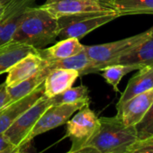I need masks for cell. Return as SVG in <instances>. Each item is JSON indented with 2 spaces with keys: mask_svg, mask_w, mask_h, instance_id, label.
I'll use <instances>...</instances> for the list:
<instances>
[{
  "mask_svg": "<svg viewBox=\"0 0 153 153\" xmlns=\"http://www.w3.org/2000/svg\"><path fill=\"white\" fill-rule=\"evenodd\" d=\"M59 32V26L57 18L41 7H31L11 41L40 50L47 44L54 42L58 38Z\"/></svg>",
  "mask_w": 153,
  "mask_h": 153,
  "instance_id": "cell-1",
  "label": "cell"
},
{
  "mask_svg": "<svg viewBox=\"0 0 153 153\" xmlns=\"http://www.w3.org/2000/svg\"><path fill=\"white\" fill-rule=\"evenodd\" d=\"M52 105H73L83 103L86 105H89L90 97H89V90L88 87L84 85H80L76 88H69L64 92L53 97L51 98Z\"/></svg>",
  "mask_w": 153,
  "mask_h": 153,
  "instance_id": "cell-21",
  "label": "cell"
},
{
  "mask_svg": "<svg viewBox=\"0 0 153 153\" xmlns=\"http://www.w3.org/2000/svg\"><path fill=\"white\" fill-rule=\"evenodd\" d=\"M89 105L83 103L73 105H51L39 118L36 124L31 131L27 140L26 145L29 144L36 136L44 133L48 131L55 129L60 125L65 124L71 116L82 107Z\"/></svg>",
  "mask_w": 153,
  "mask_h": 153,
  "instance_id": "cell-8",
  "label": "cell"
},
{
  "mask_svg": "<svg viewBox=\"0 0 153 153\" xmlns=\"http://www.w3.org/2000/svg\"><path fill=\"white\" fill-rule=\"evenodd\" d=\"M21 150H22V149L17 148V147H14V148H12V149H10L5 151L4 153H20Z\"/></svg>",
  "mask_w": 153,
  "mask_h": 153,
  "instance_id": "cell-28",
  "label": "cell"
},
{
  "mask_svg": "<svg viewBox=\"0 0 153 153\" xmlns=\"http://www.w3.org/2000/svg\"><path fill=\"white\" fill-rule=\"evenodd\" d=\"M67 137L71 140V149H76L87 145L90 138L97 132L100 119L96 113L86 105L79 109L67 123Z\"/></svg>",
  "mask_w": 153,
  "mask_h": 153,
  "instance_id": "cell-7",
  "label": "cell"
},
{
  "mask_svg": "<svg viewBox=\"0 0 153 153\" xmlns=\"http://www.w3.org/2000/svg\"><path fill=\"white\" fill-rule=\"evenodd\" d=\"M15 146L7 139L4 133L0 134V153H4L5 151L14 148Z\"/></svg>",
  "mask_w": 153,
  "mask_h": 153,
  "instance_id": "cell-26",
  "label": "cell"
},
{
  "mask_svg": "<svg viewBox=\"0 0 153 153\" xmlns=\"http://www.w3.org/2000/svg\"><path fill=\"white\" fill-rule=\"evenodd\" d=\"M99 119V128L86 146H91L100 153H128L138 140L135 127L126 126L117 115Z\"/></svg>",
  "mask_w": 153,
  "mask_h": 153,
  "instance_id": "cell-2",
  "label": "cell"
},
{
  "mask_svg": "<svg viewBox=\"0 0 153 153\" xmlns=\"http://www.w3.org/2000/svg\"><path fill=\"white\" fill-rule=\"evenodd\" d=\"M139 69L138 67L127 64H113L103 68L99 72L104 78L106 83L111 85L115 92H119L118 85L121 82L122 79L128 73Z\"/></svg>",
  "mask_w": 153,
  "mask_h": 153,
  "instance_id": "cell-22",
  "label": "cell"
},
{
  "mask_svg": "<svg viewBox=\"0 0 153 153\" xmlns=\"http://www.w3.org/2000/svg\"><path fill=\"white\" fill-rule=\"evenodd\" d=\"M51 105H52L51 99L43 95L16 120L4 132V135L15 147L23 149L26 145V140L37 121Z\"/></svg>",
  "mask_w": 153,
  "mask_h": 153,
  "instance_id": "cell-6",
  "label": "cell"
},
{
  "mask_svg": "<svg viewBox=\"0 0 153 153\" xmlns=\"http://www.w3.org/2000/svg\"><path fill=\"white\" fill-rule=\"evenodd\" d=\"M118 17L119 16L116 12L88 13L59 17L58 18L59 26L58 38L60 40L67 38L80 40L92 31Z\"/></svg>",
  "mask_w": 153,
  "mask_h": 153,
  "instance_id": "cell-4",
  "label": "cell"
},
{
  "mask_svg": "<svg viewBox=\"0 0 153 153\" xmlns=\"http://www.w3.org/2000/svg\"><path fill=\"white\" fill-rule=\"evenodd\" d=\"M46 65L47 60L39 56V54L31 53L25 56L7 71V76L5 81L7 88L14 87L29 79Z\"/></svg>",
  "mask_w": 153,
  "mask_h": 153,
  "instance_id": "cell-11",
  "label": "cell"
},
{
  "mask_svg": "<svg viewBox=\"0 0 153 153\" xmlns=\"http://www.w3.org/2000/svg\"><path fill=\"white\" fill-rule=\"evenodd\" d=\"M79 74L74 69H52L43 82V94L51 98L71 88Z\"/></svg>",
  "mask_w": 153,
  "mask_h": 153,
  "instance_id": "cell-13",
  "label": "cell"
},
{
  "mask_svg": "<svg viewBox=\"0 0 153 153\" xmlns=\"http://www.w3.org/2000/svg\"><path fill=\"white\" fill-rule=\"evenodd\" d=\"M43 83L33 92L9 105L0 114V134L4 133L17 118L43 96Z\"/></svg>",
  "mask_w": 153,
  "mask_h": 153,
  "instance_id": "cell-12",
  "label": "cell"
},
{
  "mask_svg": "<svg viewBox=\"0 0 153 153\" xmlns=\"http://www.w3.org/2000/svg\"><path fill=\"white\" fill-rule=\"evenodd\" d=\"M128 153H153V137L137 140L129 149Z\"/></svg>",
  "mask_w": 153,
  "mask_h": 153,
  "instance_id": "cell-24",
  "label": "cell"
},
{
  "mask_svg": "<svg viewBox=\"0 0 153 153\" xmlns=\"http://www.w3.org/2000/svg\"><path fill=\"white\" fill-rule=\"evenodd\" d=\"M51 71V69L50 68V67L47 64L43 68H42L38 72H36L34 75L31 76L29 79L20 82L19 84H17L14 87L7 88V96H8L7 106L9 105L18 101L19 99L25 97V96L31 94L32 92H33L38 87H40L44 82V80L47 78V76L49 75V73Z\"/></svg>",
  "mask_w": 153,
  "mask_h": 153,
  "instance_id": "cell-18",
  "label": "cell"
},
{
  "mask_svg": "<svg viewBox=\"0 0 153 153\" xmlns=\"http://www.w3.org/2000/svg\"><path fill=\"white\" fill-rule=\"evenodd\" d=\"M4 9H5V6L0 4V17H1V16H2V14L4 12Z\"/></svg>",
  "mask_w": 153,
  "mask_h": 153,
  "instance_id": "cell-30",
  "label": "cell"
},
{
  "mask_svg": "<svg viewBox=\"0 0 153 153\" xmlns=\"http://www.w3.org/2000/svg\"><path fill=\"white\" fill-rule=\"evenodd\" d=\"M134 127L138 140L153 137V103L143 118Z\"/></svg>",
  "mask_w": 153,
  "mask_h": 153,
  "instance_id": "cell-23",
  "label": "cell"
},
{
  "mask_svg": "<svg viewBox=\"0 0 153 153\" xmlns=\"http://www.w3.org/2000/svg\"><path fill=\"white\" fill-rule=\"evenodd\" d=\"M153 89V67H144L129 80L116 105H120L131 97Z\"/></svg>",
  "mask_w": 153,
  "mask_h": 153,
  "instance_id": "cell-16",
  "label": "cell"
},
{
  "mask_svg": "<svg viewBox=\"0 0 153 153\" xmlns=\"http://www.w3.org/2000/svg\"><path fill=\"white\" fill-rule=\"evenodd\" d=\"M8 104V96L7 91V86L4 82L3 84L0 85V114L7 106Z\"/></svg>",
  "mask_w": 153,
  "mask_h": 153,
  "instance_id": "cell-25",
  "label": "cell"
},
{
  "mask_svg": "<svg viewBox=\"0 0 153 153\" xmlns=\"http://www.w3.org/2000/svg\"><path fill=\"white\" fill-rule=\"evenodd\" d=\"M41 7L57 19L88 13L116 12L113 0H47Z\"/></svg>",
  "mask_w": 153,
  "mask_h": 153,
  "instance_id": "cell-5",
  "label": "cell"
},
{
  "mask_svg": "<svg viewBox=\"0 0 153 153\" xmlns=\"http://www.w3.org/2000/svg\"><path fill=\"white\" fill-rule=\"evenodd\" d=\"M10 1H11V0H0V4L3 5V6H6Z\"/></svg>",
  "mask_w": 153,
  "mask_h": 153,
  "instance_id": "cell-29",
  "label": "cell"
},
{
  "mask_svg": "<svg viewBox=\"0 0 153 153\" xmlns=\"http://www.w3.org/2000/svg\"><path fill=\"white\" fill-rule=\"evenodd\" d=\"M84 51V45L76 38L60 40L53 46L38 50V54L47 61L63 59L76 55Z\"/></svg>",
  "mask_w": 153,
  "mask_h": 153,
  "instance_id": "cell-17",
  "label": "cell"
},
{
  "mask_svg": "<svg viewBox=\"0 0 153 153\" xmlns=\"http://www.w3.org/2000/svg\"><path fill=\"white\" fill-rule=\"evenodd\" d=\"M118 63L136 66L139 69L144 67H153V30L147 40L119 59L116 64Z\"/></svg>",
  "mask_w": 153,
  "mask_h": 153,
  "instance_id": "cell-19",
  "label": "cell"
},
{
  "mask_svg": "<svg viewBox=\"0 0 153 153\" xmlns=\"http://www.w3.org/2000/svg\"><path fill=\"white\" fill-rule=\"evenodd\" d=\"M31 53L38 54V50L13 41L0 45V75L7 73L16 62Z\"/></svg>",
  "mask_w": 153,
  "mask_h": 153,
  "instance_id": "cell-14",
  "label": "cell"
},
{
  "mask_svg": "<svg viewBox=\"0 0 153 153\" xmlns=\"http://www.w3.org/2000/svg\"><path fill=\"white\" fill-rule=\"evenodd\" d=\"M36 0H11L5 6L0 17V45L11 42L14 33L24 21L27 10Z\"/></svg>",
  "mask_w": 153,
  "mask_h": 153,
  "instance_id": "cell-9",
  "label": "cell"
},
{
  "mask_svg": "<svg viewBox=\"0 0 153 153\" xmlns=\"http://www.w3.org/2000/svg\"><path fill=\"white\" fill-rule=\"evenodd\" d=\"M47 64L51 70L57 68L76 70L79 76L92 73H98L100 71L98 65L87 55L85 51L67 59L47 61Z\"/></svg>",
  "mask_w": 153,
  "mask_h": 153,
  "instance_id": "cell-15",
  "label": "cell"
},
{
  "mask_svg": "<svg viewBox=\"0 0 153 153\" xmlns=\"http://www.w3.org/2000/svg\"><path fill=\"white\" fill-rule=\"evenodd\" d=\"M20 153H27V152H25V151H23V149H22V150H21V152H20Z\"/></svg>",
  "mask_w": 153,
  "mask_h": 153,
  "instance_id": "cell-31",
  "label": "cell"
},
{
  "mask_svg": "<svg viewBox=\"0 0 153 153\" xmlns=\"http://www.w3.org/2000/svg\"><path fill=\"white\" fill-rule=\"evenodd\" d=\"M153 103V89L137 95L120 105H116L117 116L126 126H135Z\"/></svg>",
  "mask_w": 153,
  "mask_h": 153,
  "instance_id": "cell-10",
  "label": "cell"
},
{
  "mask_svg": "<svg viewBox=\"0 0 153 153\" xmlns=\"http://www.w3.org/2000/svg\"><path fill=\"white\" fill-rule=\"evenodd\" d=\"M153 27L141 33L113 42L91 46L84 45V51L87 55L98 65L99 69L101 70L106 66L116 64L119 59L147 40L150 36Z\"/></svg>",
  "mask_w": 153,
  "mask_h": 153,
  "instance_id": "cell-3",
  "label": "cell"
},
{
  "mask_svg": "<svg viewBox=\"0 0 153 153\" xmlns=\"http://www.w3.org/2000/svg\"><path fill=\"white\" fill-rule=\"evenodd\" d=\"M68 153H100V152L91 146H84L76 149H70Z\"/></svg>",
  "mask_w": 153,
  "mask_h": 153,
  "instance_id": "cell-27",
  "label": "cell"
},
{
  "mask_svg": "<svg viewBox=\"0 0 153 153\" xmlns=\"http://www.w3.org/2000/svg\"><path fill=\"white\" fill-rule=\"evenodd\" d=\"M120 16L132 15H153V0H113Z\"/></svg>",
  "mask_w": 153,
  "mask_h": 153,
  "instance_id": "cell-20",
  "label": "cell"
}]
</instances>
